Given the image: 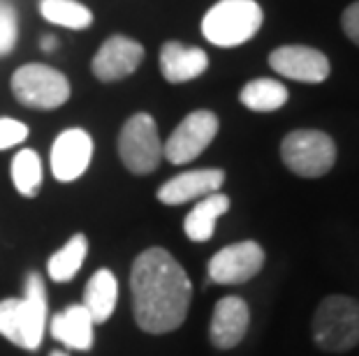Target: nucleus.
I'll use <instances>...</instances> for the list:
<instances>
[{
  "mask_svg": "<svg viewBox=\"0 0 359 356\" xmlns=\"http://www.w3.org/2000/svg\"><path fill=\"white\" fill-rule=\"evenodd\" d=\"M239 100L250 111H276L287 102V88L276 79H253L241 88Z\"/></svg>",
  "mask_w": 359,
  "mask_h": 356,
  "instance_id": "nucleus-19",
  "label": "nucleus"
},
{
  "mask_svg": "<svg viewBox=\"0 0 359 356\" xmlns=\"http://www.w3.org/2000/svg\"><path fill=\"white\" fill-rule=\"evenodd\" d=\"M118 301V283L116 276L109 269L95 271L93 278L88 280L86 290H83V303L81 306L88 310L95 324L107 322L116 310Z\"/></svg>",
  "mask_w": 359,
  "mask_h": 356,
  "instance_id": "nucleus-18",
  "label": "nucleus"
},
{
  "mask_svg": "<svg viewBox=\"0 0 359 356\" xmlns=\"http://www.w3.org/2000/svg\"><path fill=\"white\" fill-rule=\"evenodd\" d=\"M230 208V197L223 192H213L209 197H202L200 204L190 211L183 220V232L193 243H206L213 232H216V220L227 213Z\"/></svg>",
  "mask_w": 359,
  "mask_h": 356,
  "instance_id": "nucleus-17",
  "label": "nucleus"
},
{
  "mask_svg": "<svg viewBox=\"0 0 359 356\" xmlns=\"http://www.w3.org/2000/svg\"><path fill=\"white\" fill-rule=\"evenodd\" d=\"M88 252V238L83 234H74L67 243L58 250L56 255L49 257L47 271L53 283H67L79 273L83 259Z\"/></svg>",
  "mask_w": 359,
  "mask_h": 356,
  "instance_id": "nucleus-20",
  "label": "nucleus"
},
{
  "mask_svg": "<svg viewBox=\"0 0 359 356\" xmlns=\"http://www.w3.org/2000/svg\"><path fill=\"white\" fill-rule=\"evenodd\" d=\"M144 60V47L133 37L111 35L93 58L90 70L100 81H121L130 77Z\"/></svg>",
  "mask_w": 359,
  "mask_h": 356,
  "instance_id": "nucleus-11",
  "label": "nucleus"
},
{
  "mask_svg": "<svg viewBox=\"0 0 359 356\" xmlns=\"http://www.w3.org/2000/svg\"><path fill=\"white\" fill-rule=\"evenodd\" d=\"M209 67V56L200 47H186L181 42H165L160 49V70L170 83L197 79Z\"/></svg>",
  "mask_w": 359,
  "mask_h": 356,
  "instance_id": "nucleus-16",
  "label": "nucleus"
},
{
  "mask_svg": "<svg viewBox=\"0 0 359 356\" xmlns=\"http://www.w3.org/2000/svg\"><path fill=\"white\" fill-rule=\"evenodd\" d=\"M56 47H58V40H56V37H51V35H44V37H42V49H44V51H53Z\"/></svg>",
  "mask_w": 359,
  "mask_h": 356,
  "instance_id": "nucleus-26",
  "label": "nucleus"
},
{
  "mask_svg": "<svg viewBox=\"0 0 359 356\" xmlns=\"http://www.w3.org/2000/svg\"><path fill=\"white\" fill-rule=\"evenodd\" d=\"M93 160V139L81 127H70L56 137L51 146V171L60 183L77 180Z\"/></svg>",
  "mask_w": 359,
  "mask_h": 356,
  "instance_id": "nucleus-10",
  "label": "nucleus"
},
{
  "mask_svg": "<svg viewBox=\"0 0 359 356\" xmlns=\"http://www.w3.org/2000/svg\"><path fill=\"white\" fill-rule=\"evenodd\" d=\"M269 65L273 72L283 74L287 79L304 81V83H320L330 77V60L318 49L311 47H280L276 51H271Z\"/></svg>",
  "mask_w": 359,
  "mask_h": 356,
  "instance_id": "nucleus-12",
  "label": "nucleus"
},
{
  "mask_svg": "<svg viewBox=\"0 0 359 356\" xmlns=\"http://www.w3.org/2000/svg\"><path fill=\"white\" fill-rule=\"evenodd\" d=\"M225 183V171L223 169H193L183 171L179 176L170 178L167 183L160 185L158 199L167 204V206H179V204L202 199L213 192L220 190V185Z\"/></svg>",
  "mask_w": 359,
  "mask_h": 356,
  "instance_id": "nucleus-13",
  "label": "nucleus"
},
{
  "mask_svg": "<svg viewBox=\"0 0 359 356\" xmlns=\"http://www.w3.org/2000/svg\"><path fill=\"white\" fill-rule=\"evenodd\" d=\"M343 30H346V35L350 40L359 44V3L350 5L348 10L343 12Z\"/></svg>",
  "mask_w": 359,
  "mask_h": 356,
  "instance_id": "nucleus-25",
  "label": "nucleus"
},
{
  "mask_svg": "<svg viewBox=\"0 0 359 356\" xmlns=\"http://www.w3.org/2000/svg\"><path fill=\"white\" fill-rule=\"evenodd\" d=\"M40 14L53 26L83 30L93 24V14L77 0H40Z\"/></svg>",
  "mask_w": 359,
  "mask_h": 356,
  "instance_id": "nucleus-21",
  "label": "nucleus"
},
{
  "mask_svg": "<svg viewBox=\"0 0 359 356\" xmlns=\"http://www.w3.org/2000/svg\"><path fill=\"white\" fill-rule=\"evenodd\" d=\"M12 180L14 187L24 197H35L42 185V160L35 150L24 148L12 160Z\"/></svg>",
  "mask_w": 359,
  "mask_h": 356,
  "instance_id": "nucleus-22",
  "label": "nucleus"
},
{
  "mask_svg": "<svg viewBox=\"0 0 359 356\" xmlns=\"http://www.w3.org/2000/svg\"><path fill=\"white\" fill-rule=\"evenodd\" d=\"M135 320L147 333H170L188 315L193 285L181 264L165 248H149L130 273Z\"/></svg>",
  "mask_w": 359,
  "mask_h": 356,
  "instance_id": "nucleus-1",
  "label": "nucleus"
},
{
  "mask_svg": "<svg viewBox=\"0 0 359 356\" xmlns=\"http://www.w3.org/2000/svg\"><path fill=\"white\" fill-rule=\"evenodd\" d=\"M14 97L30 109H56L70 97V81L49 65L30 63L12 74Z\"/></svg>",
  "mask_w": 359,
  "mask_h": 356,
  "instance_id": "nucleus-6",
  "label": "nucleus"
},
{
  "mask_svg": "<svg viewBox=\"0 0 359 356\" xmlns=\"http://www.w3.org/2000/svg\"><path fill=\"white\" fill-rule=\"evenodd\" d=\"M250 324V310L239 297H225L216 303L211 317V343L218 350H232L243 340Z\"/></svg>",
  "mask_w": 359,
  "mask_h": 356,
  "instance_id": "nucleus-14",
  "label": "nucleus"
},
{
  "mask_svg": "<svg viewBox=\"0 0 359 356\" xmlns=\"http://www.w3.org/2000/svg\"><path fill=\"white\" fill-rule=\"evenodd\" d=\"M19 37L17 12L7 3H0V56H7L14 49Z\"/></svg>",
  "mask_w": 359,
  "mask_h": 356,
  "instance_id": "nucleus-23",
  "label": "nucleus"
},
{
  "mask_svg": "<svg viewBox=\"0 0 359 356\" xmlns=\"http://www.w3.org/2000/svg\"><path fill=\"white\" fill-rule=\"evenodd\" d=\"M259 28L262 7L255 0H220L202 19V35L216 47H239Z\"/></svg>",
  "mask_w": 359,
  "mask_h": 356,
  "instance_id": "nucleus-4",
  "label": "nucleus"
},
{
  "mask_svg": "<svg viewBox=\"0 0 359 356\" xmlns=\"http://www.w3.org/2000/svg\"><path fill=\"white\" fill-rule=\"evenodd\" d=\"M49 356H67V354L65 352H51Z\"/></svg>",
  "mask_w": 359,
  "mask_h": 356,
  "instance_id": "nucleus-27",
  "label": "nucleus"
},
{
  "mask_svg": "<svg viewBox=\"0 0 359 356\" xmlns=\"http://www.w3.org/2000/svg\"><path fill=\"white\" fill-rule=\"evenodd\" d=\"M280 157L297 176H325L336 162V143L320 130H294L280 143Z\"/></svg>",
  "mask_w": 359,
  "mask_h": 356,
  "instance_id": "nucleus-5",
  "label": "nucleus"
},
{
  "mask_svg": "<svg viewBox=\"0 0 359 356\" xmlns=\"http://www.w3.org/2000/svg\"><path fill=\"white\" fill-rule=\"evenodd\" d=\"M28 137V125L14 118H0V150H7Z\"/></svg>",
  "mask_w": 359,
  "mask_h": 356,
  "instance_id": "nucleus-24",
  "label": "nucleus"
},
{
  "mask_svg": "<svg viewBox=\"0 0 359 356\" xmlns=\"http://www.w3.org/2000/svg\"><path fill=\"white\" fill-rule=\"evenodd\" d=\"M264 266V250L255 241H241L218 250L209 262V280L218 285H241Z\"/></svg>",
  "mask_w": 359,
  "mask_h": 356,
  "instance_id": "nucleus-9",
  "label": "nucleus"
},
{
  "mask_svg": "<svg viewBox=\"0 0 359 356\" xmlns=\"http://www.w3.org/2000/svg\"><path fill=\"white\" fill-rule=\"evenodd\" d=\"M118 155L128 171L140 173V176L158 169L163 160V141H160L158 125L151 113L140 111L126 120L118 137Z\"/></svg>",
  "mask_w": 359,
  "mask_h": 356,
  "instance_id": "nucleus-7",
  "label": "nucleus"
},
{
  "mask_svg": "<svg viewBox=\"0 0 359 356\" xmlns=\"http://www.w3.org/2000/svg\"><path fill=\"white\" fill-rule=\"evenodd\" d=\"M313 340L320 350L341 354L359 345V301L334 294L313 315Z\"/></svg>",
  "mask_w": 359,
  "mask_h": 356,
  "instance_id": "nucleus-3",
  "label": "nucleus"
},
{
  "mask_svg": "<svg viewBox=\"0 0 359 356\" xmlns=\"http://www.w3.org/2000/svg\"><path fill=\"white\" fill-rule=\"evenodd\" d=\"M93 317L86 308L77 303L65 310H60L49 320V331L51 336L63 343L70 350L88 352L93 347Z\"/></svg>",
  "mask_w": 359,
  "mask_h": 356,
  "instance_id": "nucleus-15",
  "label": "nucleus"
},
{
  "mask_svg": "<svg viewBox=\"0 0 359 356\" xmlns=\"http://www.w3.org/2000/svg\"><path fill=\"white\" fill-rule=\"evenodd\" d=\"M218 134V116L213 111L197 109L188 113L170 134L163 146V155L172 164H188L204 153V148Z\"/></svg>",
  "mask_w": 359,
  "mask_h": 356,
  "instance_id": "nucleus-8",
  "label": "nucleus"
},
{
  "mask_svg": "<svg viewBox=\"0 0 359 356\" xmlns=\"http://www.w3.org/2000/svg\"><path fill=\"white\" fill-rule=\"evenodd\" d=\"M47 322V287L40 273H28L24 299L0 301V336L21 350L35 352L42 345Z\"/></svg>",
  "mask_w": 359,
  "mask_h": 356,
  "instance_id": "nucleus-2",
  "label": "nucleus"
}]
</instances>
